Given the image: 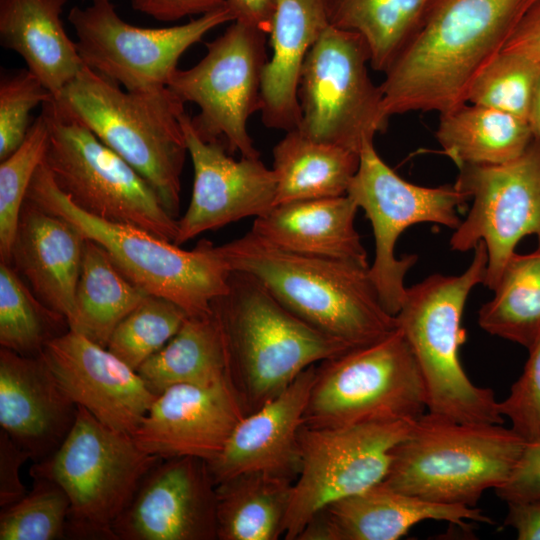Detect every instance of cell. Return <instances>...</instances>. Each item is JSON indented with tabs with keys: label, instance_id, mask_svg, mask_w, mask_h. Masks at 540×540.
Listing matches in <instances>:
<instances>
[{
	"label": "cell",
	"instance_id": "d6a6232c",
	"mask_svg": "<svg viewBox=\"0 0 540 540\" xmlns=\"http://www.w3.org/2000/svg\"><path fill=\"white\" fill-rule=\"evenodd\" d=\"M493 291L478 312L479 326L530 350L540 340V243L509 258Z\"/></svg>",
	"mask_w": 540,
	"mask_h": 540
},
{
	"label": "cell",
	"instance_id": "9a60e30c",
	"mask_svg": "<svg viewBox=\"0 0 540 540\" xmlns=\"http://www.w3.org/2000/svg\"><path fill=\"white\" fill-rule=\"evenodd\" d=\"M85 66L130 92L167 87L183 53L215 27L234 21L225 6L188 23L166 28H143L125 22L110 0L74 6L68 15Z\"/></svg>",
	"mask_w": 540,
	"mask_h": 540
},
{
	"label": "cell",
	"instance_id": "5bb4252c",
	"mask_svg": "<svg viewBox=\"0 0 540 540\" xmlns=\"http://www.w3.org/2000/svg\"><path fill=\"white\" fill-rule=\"evenodd\" d=\"M347 195L371 223L375 257L370 276L383 306L396 316L406 294L405 275L417 260L415 255L395 256L399 236L418 223H436L455 230L461 222L458 208L468 197L454 184L424 187L404 180L382 160L374 141L363 145Z\"/></svg>",
	"mask_w": 540,
	"mask_h": 540
},
{
	"label": "cell",
	"instance_id": "5b68a950",
	"mask_svg": "<svg viewBox=\"0 0 540 540\" xmlns=\"http://www.w3.org/2000/svg\"><path fill=\"white\" fill-rule=\"evenodd\" d=\"M473 250L463 273L434 274L408 287L395 317L421 371L427 412L462 423L503 424L493 390L476 386L459 358L466 338L464 306L471 290L484 282L488 261L482 241Z\"/></svg>",
	"mask_w": 540,
	"mask_h": 540
},
{
	"label": "cell",
	"instance_id": "f6af8a7d",
	"mask_svg": "<svg viewBox=\"0 0 540 540\" xmlns=\"http://www.w3.org/2000/svg\"><path fill=\"white\" fill-rule=\"evenodd\" d=\"M505 525L512 527L519 540H540V498L510 502Z\"/></svg>",
	"mask_w": 540,
	"mask_h": 540
},
{
	"label": "cell",
	"instance_id": "ffe728a7",
	"mask_svg": "<svg viewBox=\"0 0 540 540\" xmlns=\"http://www.w3.org/2000/svg\"><path fill=\"white\" fill-rule=\"evenodd\" d=\"M244 416L230 382L179 384L157 395L132 437L162 459L192 456L208 462L222 451Z\"/></svg>",
	"mask_w": 540,
	"mask_h": 540
},
{
	"label": "cell",
	"instance_id": "f1b7e54d",
	"mask_svg": "<svg viewBox=\"0 0 540 540\" xmlns=\"http://www.w3.org/2000/svg\"><path fill=\"white\" fill-rule=\"evenodd\" d=\"M436 137L459 168L508 163L520 157L534 140L528 121L472 103L440 114Z\"/></svg>",
	"mask_w": 540,
	"mask_h": 540
},
{
	"label": "cell",
	"instance_id": "e0dca14e",
	"mask_svg": "<svg viewBox=\"0 0 540 540\" xmlns=\"http://www.w3.org/2000/svg\"><path fill=\"white\" fill-rule=\"evenodd\" d=\"M116 540H215L216 484L207 461L162 459L113 524Z\"/></svg>",
	"mask_w": 540,
	"mask_h": 540
},
{
	"label": "cell",
	"instance_id": "d590c367",
	"mask_svg": "<svg viewBox=\"0 0 540 540\" xmlns=\"http://www.w3.org/2000/svg\"><path fill=\"white\" fill-rule=\"evenodd\" d=\"M187 317L176 303L148 295L118 324L107 349L137 371L173 338Z\"/></svg>",
	"mask_w": 540,
	"mask_h": 540
},
{
	"label": "cell",
	"instance_id": "9c48e42d",
	"mask_svg": "<svg viewBox=\"0 0 540 540\" xmlns=\"http://www.w3.org/2000/svg\"><path fill=\"white\" fill-rule=\"evenodd\" d=\"M426 411L421 371L402 331L396 327L376 342L316 365L304 426L415 421Z\"/></svg>",
	"mask_w": 540,
	"mask_h": 540
},
{
	"label": "cell",
	"instance_id": "7c38bea8",
	"mask_svg": "<svg viewBox=\"0 0 540 540\" xmlns=\"http://www.w3.org/2000/svg\"><path fill=\"white\" fill-rule=\"evenodd\" d=\"M264 32L241 21L234 22L206 43V55L193 67L176 69L167 87L184 104H196L191 117L198 135L221 142L229 153L259 157L247 129L250 116L261 107V86L268 62Z\"/></svg>",
	"mask_w": 540,
	"mask_h": 540
},
{
	"label": "cell",
	"instance_id": "ab89813d",
	"mask_svg": "<svg viewBox=\"0 0 540 540\" xmlns=\"http://www.w3.org/2000/svg\"><path fill=\"white\" fill-rule=\"evenodd\" d=\"M53 95L28 69L3 75L0 81V161L25 140L32 122L31 111Z\"/></svg>",
	"mask_w": 540,
	"mask_h": 540
},
{
	"label": "cell",
	"instance_id": "60d3db41",
	"mask_svg": "<svg viewBox=\"0 0 540 540\" xmlns=\"http://www.w3.org/2000/svg\"><path fill=\"white\" fill-rule=\"evenodd\" d=\"M499 409L527 443L540 440V340L529 350L522 375L499 402Z\"/></svg>",
	"mask_w": 540,
	"mask_h": 540
},
{
	"label": "cell",
	"instance_id": "d6986e66",
	"mask_svg": "<svg viewBox=\"0 0 540 540\" xmlns=\"http://www.w3.org/2000/svg\"><path fill=\"white\" fill-rule=\"evenodd\" d=\"M40 356L69 397L114 430L133 435L157 397L136 370L72 330Z\"/></svg>",
	"mask_w": 540,
	"mask_h": 540
},
{
	"label": "cell",
	"instance_id": "4dcf8cb0",
	"mask_svg": "<svg viewBox=\"0 0 540 540\" xmlns=\"http://www.w3.org/2000/svg\"><path fill=\"white\" fill-rule=\"evenodd\" d=\"M148 295L117 268L99 244L86 238L69 328L107 348L118 324Z\"/></svg>",
	"mask_w": 540,
	"mask_h": 540
},
{
	"label": "cell",
	"instance_id": "44dd1931",
	"mask_svg": "<svg viewBox=\"0 0 540 540\" xmlns=\"http://www.w3.org/2000/svg\"><path fill=\"white\" fill-rule=\"evenodd\" d=\"M315 367L305 369L278 396L239 421L222 451L207 462L216 485L248 472L295 481L300 469L299 436Z\"/></svg>",
	"mask_w": 540,
	"mask_h": 540
},
{
	"label": "cell",
	"instance_id": "7bdbcfd3",
	"mask_svg": "<svg viewBox=\"0 0 540 540\" xmlns=\"http://www.w3.org/2000/svg\"><path fill=\"white\" fill-rule=\"evenodd\" d=\"M31 454L18 446L4 430H0V506L5 508L27 494L20 479V467Z\"/></svg>",
	"mask_w": 540,
	"mask_h": 540
},
{
	"label": "cell",
	"instance_id": "d4e9b609",
	"mask_svg": "<svg viewBox=\"0 0 540 540\" xmlns=\"http://www.w3.org/2000/svg\"><path fill=\"white\" fill-rule=\"evenodd\" d=\"M328 1L275 0L272 55L263 72L259 110L268 128L286 132L300 123V71L308 51L330 25Z\"/></svg>",
	"mask_w": 540,
	"mask_h": 540
},
{
	"label": "cell",
	"instance_id": "f35d334b",
	"mask_svg": "<svg viewBox=\"0 0 540 540\" xmlns=\"http://www.w3.org/2000/svg\"><path fill=\"white\" fill-rule=\"evenodd\" d=\"M33 488L0 513V540H55L66 535L70 501L61 486L32 477Z\"/></svg>",
	"mask_w": 540,
	"mask_h": 540
},
{
	"label": "cell",
	"instance_id": "bcb514c9",
	"mask_svg": "<svg viewBox=\"0 0 540 540\" xmlns=\"http://www.w3.org/2000/svg\"><path fill=\"white\" fill-rule=\"evenodd\" d=\"M502 51L521 55L540 65V13H528Z\"/></svg>",
	"mask_w": 540,
	"mask_h": 540
},
{
	"label": "cell",
	"instance_id": "c3c4849f",
	"mask_svg": "<svg viewBox=\"0 0 540 540\" xmlns=\"http://www.w3.org/2000/svg\"><path fill=\"white\" fill-rule=\"evenodd\" d=\"M529 124L532 128L534 138L540 142V77L532 101Z\"/></svg>",
	"mask_w": 540,
	"mask_h": 540
},
{
	"label": "cell",
	"instance_id": "3957f363",
	"mask_svg": "<svg viewBox=\"0 0 540 540\" xmlns=\"http://www.w3.org/2000/svg\"><path fill=\"white\" fill-rule=\"evenodd\" d=\"M230 383L245 416L278 396L305 369L351 348L305 322L254 276L231 271L211 304Z\"/></svg>",
	"mask_w": 540,
	"mask_h": 540
},
{
	"label": "cell",
	"instance_id": "681fc988",
	"mask_svg": "<svg viewBox=\"0 0 540 540\" xmlns=\"http://www.w3.org/2000/svg\"><path fill=\"white\" fill-rule=\"evenodd\" d=\"M529 13L537 14L540 13V0L533 6Z\"/></svg>",
	"mask_w": 540,
	"mask_h": 540
},
{
	"label": "cell",
	"instance_id": "f546056e",
	"mask_svg": "<svg viewBox=\"0 0 540 540\" xmlns=\"http://www.w3.org/2000/svg\"><path fill=\"white\" fill-rule=\"evenodd\" d=\"M137 372L156 395L179 384L230 382L223 337L213 312L188 316L173 338Z\"/></svg>",
	"mask_w": 540,
	"mask_h": 540
},
{
	"label": "cell",
	"instance_id": "277c9868",
	"mask_svg": "<svg viewBox=\"0 0 540 540\" xmlns=\"http://www.w3.org/2000/svg\"><path fill=\"white\" fill-rule=\"evenodd\" d=\"M52 102L129 163L176 218L187 153L180 120L185 110L168 87L152 92L124 91L118 83L85 66Z\"/></svg>",
	"mask_w": 540,
	"mask_h": 540
},
{
	"label": "cell",
	"instance_id": "2e32d148",
	"mask_svg": "<svg viewBox=\"0 0 540 540\" xmlns=\"http://www.w3.org/2000/svg\"><path fill=\"white\" fill-rule=\"evenodd\" d=\"M455 186L473 200L450 239L454 251H487L483 284L493 290L516 245L525 236L540 238V142L534 138L517 159L500 165L460 167Z\"/></svg>",
	"mask_w": 540,
	"mask_h": 540
},
{
	"label": "cell",
	"instance_id": "ac0fdd59",
	"mask_svg": "<svg viewBox=\"0 0 540 540\" xmlns=\"http://www.w3.org/2000/svg\"><path fill=\"white\" fill-rule=\"evenodd\" d=\"M180 120L194 179L174 244L243 218L260 217L275 206L276 178L259 157L235 160L221 142L202 139L185 112Z\"/></svg>",
	"mask_w": 540,
	"mask_h": 540
},
{
	"label": "cell",
	"instance_id": "484cf974",
	"mask_svg": "<svg viewBox=\"0 0 540 540\" xmlns=\"http://www.w3.org/2000/svg\"><path fill=\"white\" fill-rule=\"evenodd\" d=\"M358 208L347 194L277 204L250 232L285 251L369 265L354 225Z\"/></svg>",
	"mask_w": 540,
	"mask_h": 540
},
{
	"label": "cell",
	"instance_id": "ee69618b",
	"mask_svg": "<svg viewBox=\"0 0 540 540\" xmlns=\"http://www.w3.org/2000/svg\"><path fill=\"white\" fill-rule=\"evenodd\" d=\"M133 9L159 21H176L190 15H204L226 5L225 0H130Z\"/></svg>",
	"mask_w": 540,
	"mask_h": 540
},
{
	"label": "cell",
	"instance_id": "e575fe53",
	"mask_svg": "<svg viewBox=\"0 0 540 540\" xmlns=\"http://www.w3.org/2000/svg\"><path fill=\"white\" fill-rule=\"evenodd\" d=\"M69 328L66 317L42 303L8 263H0V345L36 357Z\"/></svg>",
	"mask_w": 540,
	"mask_h": 540
},
{
	"label": "cell",
	"instance_id": "f907efd6",
	"mask_svg": "<svg viewBox=\"0 0 540 540\" xmlns=\"http://www.w3.org/2000/svg\"><path fill=\"white\" fill-rule=\"evenodd\" d=\"M538 243H540V238H538Z\"/></svg>",
	"mask_w": 540,
	"mask_h": 540
},
{
	"label": "cell",
	"instance_id": "7402d4cb",
	"mask_svg": "<svg viewBox=\"0 0 540 540\" xmlns=\"http://www.w3.org/2000/svg\"><path fill=\"white\" fill-rule=\"evenodd\" d=\"M78 405L39 355L0 350V426L38 462L52 455L70 432Z\"/></svg>",
	"mask_w": 540,
	"mask_h": 540
},
{
	"label": "cell",
	"instance_id": "603a6c76",
	"mask_svg": "<svg viewBox=\"0 0 540 540\" xmlns=\"http://www.w3.org/2000/svg\"><path fill=\"white\" fill-rule=\"evenodd\" d=\"M426 520L464 529L469 522L494 523L477 507L430 502L380 483L321 508L297 540H397Z\"/></svg>",
	"mask_w": 540,
	"mask_h": 540
},
{
	"label": "cell",
	"instance_id": "8fae6325",
	"mask_svg": "<svg viewBox=\"0 0 540 540\" xmlns=\"http://www.w3.org/2000/svg\"><path fill=\"white\" fill-rule=\"evenodd\" d=\"M370 52L357 33L329 25L308 51L300 71L297 129L320 142L361 151L387 129L380 86L371 81Z\"/></svg>",
	"mask_w": 540,
	"mask_h": 540
},
{
	"label": "cell",
	"instance_id": "83f0119b",
	"mask_svg": "<svg viewBox=\"0 0 540 540\" xmlns=\"http://www.w3.org/2000/svg\"><path fill=\"white\" fill-rule=\"evenodd\" d=\"M359 163V152L286 131L273 149L275 205L346 195Z\"/></svg>",
	"mask_w": 540,
	"mask_h": 540
},
{
	"label": "cell",
	"instance_id": "8d00e7d4",
	"mask_svg": "<svg viewBox=\"0 0 540 540\" xmlns=\"http://www.w3.org/2000/svg\"><path fill=\"white\" fill-rule=\"evenodd\" d=\"M49 124L42 111L33 120L23 143L0 164V259L8 263L20 212L31 181L44 161Z\"/></svg>",
	"mask_w": 540,
	"mask_h": 540
},
{
	"label": "cell",
	"instance_id": "b9f144b4",
	"mask_svg": "<svg viewBox=\"0 0 540 540\" xmlns=\"http://www.w3.org/2000/svg\"><path fill=\"white\" fill-rule=\"evenodd\" d=\"M495 491L507 503L540 498V440L526 444L511 476Z\"/></svg>",
	"mask_w": 540,
	"mask_h": 540
},
{
	"label": "cell",
	"instance_id": "6da1fadb",
	"mask_svg": "<svg viewBox=\"0 0 540 540\" xmlns=\"http://www.w3.org/2000/svg\"><path fill=\"white\" fill-rule=\"evenodd\" d=\"M538 1L430 0L379 85L387 115L442 114L467 103L475 78Z\"/></svg>",
	"mask_w": 540,
	"mask_h": 540
},
{
	"label": "cell",
	"instance_id": "30bf717a",
	"mask_svg": "<svg viewBox=\"0 0 540 540\" xmlns=\"http://www.w3.org/2000/svg\"><path fill=\"white\" fill-rule=\"evenodd\" d=\"M42 108L49 124L44 162L60 190L96 218L174 243L178 220L146 179L84 124L60 112L52 99Z\"/></svg>",
	"mask_w": 540,
	"mask_h": 540
},
{
	"label": "cell",
	"instance_id": "4fadbf2b",
	"mask_svg": "<svg viewBox=\"0 0 540 540\" xmlns=\"http://www.w3.org/2000/svg\"><path fill=\"white\" fill-rule=\"evenodd\" d=\"M414 421L369 422L344 427H302L300 469L292 487L283 536L297 540L324 506L363 492L386 477L394 448Z\"/></svg>",
	"mask_w": 540,
	"mask_h": 540
},
{
	"label": "cell",
	"instance_id": "7a4b0ae2",
	"mask_svg": "<svg viewBox=\"0 0 540 540\" xmlns=\"http://www.w3.org/2000/svg\"><path fill=\"white\" fill-rule=\"evenodd\" d=\"M215 251L231 271L262 282L288 310L349 348L371 344L397 327L383 306L369 265L271 246L250 231Z\"/></svg>",
	"mask_w": 540,
	"mask_h": 540
},
{
	"label": "cell",
	"instance_id": "4316f807",
	"mask_svg": "<svg viewBox=\"0 0 540 540\" xmlns=\"http://www.w3.org/2000/svg\"><path fill=\"white\" fill-rule=\"evenodd\" d=\"M66 0H0V43L56 97L85 67L61 14Z\"/></svg>",
	"mask_w": 540,
	"mask_h": 540
},
{
	"label": "cell",
	"instance_id": "52a82bcc",
	"mask_svg": "<svg viewBox=\"0 0 540 540\" xmlns=\"http://www.w3.org/2000/svg\"><path fill=\"white\" fill-rule=\"evenodd\" d=\"M26 199L74 224L99 244L117 268L149 295L168 299L188 316H207L228 289L231 270L206 240L190 250L133 226L96 218L79 209L56 185L43 161Z\"/></svg>",
	"mask_w": 540,
	"mask_h": 540
},
{
	"label": "cell",
	"instance_id": "836d02e7",
	"mask_svg": "<svg viewBox=\"0 0 540 540\" xmlns=\"http://www.w3.org/2000/svg\"><path fill=\"white\" fill-rule=\"evenodd\" d=\"M430 0H329L331 26L359 34L371 67L385 72L416 31Z\"/></svg>",
	"mask_w": 540,
	"mask_h": 540
},
{
	"label": "cell",
	"instance_id": "8992f818",
	"mask_svg": "<svg viewBox=\"0 0 540 540\" xmlns=\"http://www.w3.org/2000/svg\"><path fill=\"white\" fill-rule=\"evenodd\" d=\"M526 444L502 424L462 423L426 412L394 448L381 483L430 502L476 507L487 489L507 482Z\"/></svg>",
	"mask_w": 540,
	"mask_h": 540
},
{
	"label": "cell",
	"instance_id": "74e56055",
	"mask_svg": "<svg viewBox=\"0 0 540 540\" xmlns=\"http://www.w3.org/2000/svg\"><path fill=\"white\" fill-rule=\"evenodd\" d=\"M539 77V64L502 51L475 78L467 103L497 109L529 122Z\"/></svg>",
	"mask_w": 540,
	"mask_h": 540
},
{
	"label": "cell",
	"instance_id": "1f68e13d",
	"mask_svg": "<svg viewBox=\"0 0 540 540\" xmlns=\"http://www.w3.org/2000/svg\"><path fill=\"white\" fill-rule=\"evenodd\" d=\"M294 481L262 472L216 485L219 540H276L283 536Z\"/></svg>",
	"mask_w": 540,
	"mask_h": 540
},
{
	"label": "cell",
	"instance_id": "ba28073f",
	"mask_svg": "<svg viewBox=\"0 0 540 540\" xmlns=\"http://www.w3.org/2000/svg\"><path fill=\"white\" fill-rule=\"evenodd\" d=\"M161 460L144 451L132 435L110 428L78 406L60 447L35 462L29 474L54 481L66 492L67 537L116 540L114 522Z\"/></svg>",
	"mask_w": 540,
	"mask_h": 540
},
{
	"label": "cell",
	"instance_id": "cb8c5ba5",
	"mask_svg": "<svg viewBox=\"0 0 540 540\" xmlns=\"http://www.w3.org/2000/svg\"><path fill=\"white\" fill-rule=\"evenodd\" d=\"M85 241L67 219L28 199L23 203L9 264L42 303L68 322L74 313Z\"/></svg>",
	"mask_w": 540,
	"mask_h": 540
},
{
	"label": "cell",
	"instance_id": "7dc6e473",
	"mask_svg": "<svg viewBox=\"0 0 540 540\" xmlns=\"http://www.w3.org/2000/svg\"><path fill=\"white\" fill-rule=\"evenodd\" d=\"M235 20L253 26L269 35L275 0H225Z\"/></svg>",
	"mask_w": 540,
	"mask_h": 540
}]
</instances>
